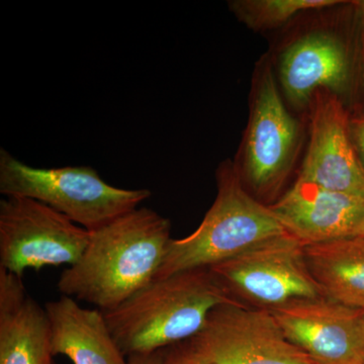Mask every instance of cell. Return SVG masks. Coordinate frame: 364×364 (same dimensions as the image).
<instances>
[{
  "label": "cell",
  "instance_id": "9a60e30c",
  "mask_svg": "<svg viewBox=\"0 0 364 364\" xmlns=\"http://www.w3.org/2000/svg\"><path fill=\"white\" fill-rule=\"evenodd\" d=\"M305 257L326 298L364 311V237L305 245Z\"/></svg>",
  "mask_w": 364,
  "mask_h": 364
},
{
  "label": "cell",
  "instance_id": "2e32d148",
  "mask_svg": "<svg viewBox=\"0 0 364 364\" xmlns=\"http://www.w3.org/2000/svg\"><path fill=\"white\" fill-rule=\"evenodd\" d=\"M339 0H232L237 20L256 33L282 30L299 14L338 4Z\"/></svg>",
  "mask_w": 364,
  "mask_h": 364
},
{
  "label": "cell",
  "instance_id": "ba28073f",
  "mask_svg": "<svg viewBox=\"0 0 364 364\" xmlns=\"http://www.w3.org/2000/svg\"><path fill=\"white\" fill-rule=\"evenodd\" d=\"M88 239L90 231L38 200H0V268L18 277L26 269L75 264Z\"/></svg>",
  "mask_w": 364,
  "mask_h": 364
},
{
  "label": "cell",
  "instance_id": "277c9868",
  "mask_svg": "<svg viewBox=\"0 0 364 364\" xmlns=\"http://www.w3.org/2000/svg\"><path fill=\"white\" fill-rule=\"evenodd\" d=\"M306 139L305 117L289 109L272 62L263 55L254 69L247 126L233 161L244 188L265 205L277 202L304 157Z\"/></svg>",
  "mask_w": 364,
  "mask_h": 364
},
{
  "label": "cell",
  "instance_id": "d6986e66",
  "mask_svg": "<svg viewBox=\"0 0 364 364\" xmlns=\"http://www.w3.org/2000/svg\"><path fill=\"white\" fill-rule=\"evenodd\" d=\"M163 350L150 354H139L128 358L129 364H161Z\"/></svg>",
  "mask_w": 364,
  "mask_h": 364
},
{
  "label": "cell",
  "instance_id": "ac0fdd59",
  "mask_svg": "<svg viewBox=\"0 0 364 364\" xmlns=\"http://www.w3.org/2000/svg\"><path fill=\"white\" fill-rule=\"evenodd\" d=\"M349 131L356 155L364 169V112L350 116Z\"/></svg>",
  "mask_w": 364,
  "mask_h": 364
},
{
  "label": "cell",
  "instance_id": "4fadbf2b",
  "mask_svg": "<svg viewBox=\"0 0 364 364\" xmlns=\"http://www.w3.org/2000/svg\"><path fill=\"white\" fill-rule=\"evenodd\" d=\"M49 317L23 279L0 268V364H54Z\"/></svg>",
  "mask_w": 364,
  "mask_h": 364
},
{
  "label": "cell",
  "instance_id": "7c38bea8",
  "mask_svg": "<svg viewBox=\"0 0 364 364\" xmlns=\"http://www.w3.org/2000/svg\"><path fill=\"white\" fill-rule=\"evenodd\" d=\"M287 233L304 245L364 237V198L296 179L269 205Z\"/></svg>",
  "mask_w": 364,
  "mask_h": 364
},
{
  "label": "cell",
  "instance_id": "5b68a950",
  "mask_svg": "<svg viewBox=\"0 0 364 364\" xmlns=\"http://www.w3.org/2000/svg\"><path fill=\"white\" fill-rule=\"evenodd\" d=\"M215 178L214 203L193 233L170 240L155 279L210 268L287 233L269 205L244 188L231 159L219 165Z\"/></svg>",
  "mask_w": 364,
  "mask_h": 364
},
{
  "label": "cell",
  "instance_id": "52a82bcc",
  "mask_svg": "<svg viewBox=\"0 0 364 364\" xmlns=\"http://www.w3.org/2000/svg\"><path fill=\"white\" fill-rule=\"evenodd\" d=\"M208 269L231 298L256 309L269 311L296 299L324 296L306 265L305 245L289 233Z\"/></svg>",
  "mask_w": 364,
  "mask_h": 364
},
{
  "label": "cell",
  "instance_id": "5bb4252c",
  "mask_svg": "<svg viewBox=\"0 0 364 364\" xmlns=\"http://www.w3.org/2000/svg\"><path fill=\"white\" fill-rule=\"evenodd\" d=\"M51 325L53 355L73 364H129L109 331L104 313L61 296L45 305Z\"/></svg>",
  "mask_w": 364,
  "mask_h": 364
},
{
  "label": "cell",
  "instance_id": "3957f363",
  "mask_svg": "<svg viewBox=\"0 0 364 364\" xmlns=\"http://www.w3.org/2000/svg\"><path fill=\"white\" fill-rule=\"evenodd\" d=\"M225 304L242 303L231 298L210 269L203 268L154 279L117 308L102 313L129 358L188 341L200 332L210 312Z\"/></svg>",
  "mask_w": 364,
  "mask_h": 364
},
{
  "label": "cell",
  "instance_id": "8fae6325",
  "mask_svg": "<svg viewBox=\"0 0 364 364\" xmlns=\"http://www.w3.org/2000/svg\"><path fill=\"white\" fill-rule=\"evenodd\" d=\"M350 114L329 91L314 93L306 114L305 153L298 179L364 198V169L349 131Z\"/></svg>",
  "mask_w": 364,
  "mask_h": 364
},
{
  "label": "cell",
  "instance_id": "e0dca14e",
  "mask_svg": "<svg viewBox=\"0 0 364 364\" xmlns=\"http://www.w3.org/2000/svg\"><path fill=\"white\" fill-rule=\"evenodd\" d=\"M161 364H215L196 350L188 341L163 349Z\"/></svg>",
  "mask_w": 364,
  "mask_h": 364
},
{
  "label": "cell",
  "instance_id": "9c48e42d",
  "mask_svg": "<svg viewBox=\"0 0 364 364\" xmlns=\"http://www.w3.org/2000/svg\"><path fill=\"white\" fill-rule=\"evenodd\" d=\"M188 342L215 364H315L287 338L269 311L242 304L215 308Z\"/></svg>",
  "mask_w": 364,
  "mask_h": 364
},
{
  "label": "cell",
  "instance_id": "7a4b0ae2",
  "mask_svg": "<svg viewBox=\"0 0 364 364\" xmlns=\"http://www.w3.org/2000/svg\"><path fill=\"white\" fill-rule=\"evenodd\" d=\"M171 224L138 208L90 231L80 259L60 275L62 296L111 311L150 284L164 259Z\"/></svg>",
  "mask_w": 364,
  "mask_h": 364
},
{
  "label": "cell",
  "instance_id": "6da1fadb",
  "mask_svg": "<svg viewBox=\"0 0 364 364\" xmlns=\"http://www.w3.org/2000/svg\"><path fill=\"white\" fill-rule=\"evenodd\" d=\"M289 109L305 117L314 93L335 95L350 116L364 112V23L356 1L299 14L267 53Z\"/></svg>",
  "mask_w": 364,
  "mask_h": 364
},
{
  "label": "cell",
  "instance_id": "30bf717a",
  "mask_svg": "<svg viewBox=\"0 0 364 364\" xmlns=\"http://www.w3.org/2000/svg\"><path fill=\"white\" fill-rule=\"evenodd\" d=\"M269 312L287 338L315 364H364V311L320 296Z\"/></svg>",
  "mask_w": 364,
  "mask_h": 364
},
{
  "label": "cell",
  "instance_id": "ffe728a7",
  "mask_svg": "<svg viewBox=\"0 0 364 364\" xmlns=\"http://www.w3.org/2000/svg\"><path fill=\"white\" fill-rule=\"evenodd\" d=\"M356 4H358L359 14H360L364 23V0H358V1H356Z\"/></svg>",
  "mask_w": 364,
  "mask_h": 364
},
{
  "label": "cell",
  "instance_id": "8992f818",
  "mask_svg": "<svg viewBox=\"0 0 364 364\" xmlns=\"http://www.w3.org/2000/svg\"><path fill=\"white\" fill-rule=\"evenodd\" d=\"M0 193L44 203L87 231L138 208L149 189L114 188L90 166L33 168L0 150Z\"/></svg>",
  "mask_w": 364,
  "mask_h": 364
}]
</instances>
